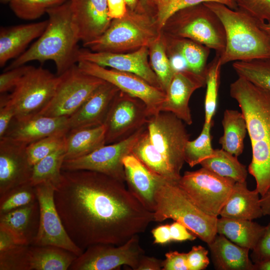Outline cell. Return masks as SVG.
Listing matches in <instances>:
<instances>
[{
  "label": "cell",
  "instance_id": "obj_1",
  "mask_svg": "<svg viewBox=\"0 0 270 270\" xmlns=\"http://www.w3.org/2000/svg\"><path fill=\"white\" fill-rule=\"evenodd\" d=\"M54 200L68 234L84 251L95 244H122L154 222V212L124 182L96 172L62 170Z\"/></svg>",
  "mask_w": 270,
  "mask_h": 270
},
{
  "label": "cell",
  "instance_id": "obj_2",
  "mask_svg": "<svg viewBox=\"0 0 270 270\" xmlns=\"http://www.w3.org/2000/svg\"><path fill=\"white\" fill-rule=\"evenodd\" d=\"M230 92L246 121L252 149L248 171L262 196L270 190V90L238 76Z\"/></svg>",
  "mask_w": 270,
  "mask_h": 270
},
{
  "label": "cell",
  "instance_id": "obj_3",
  "mask_svg": "<svg viewBox=\"0 0 270 270\" xmlns=\"http://www.w3.org/2000/svg\"><path fill=\"white\" fill-rule=\"evenodd\" d=\"M48 26L42 34L26 51L15 58L5 70L36 60L44 63L52 61L58 76H60L78 62L80 41L70 0L50 8Z\"/></svg>",
  "mask_w": 270,
  "mask_h": 270
},
{
  "label": "cell",
  "instance_id": "obj_4",
  "mask_svg": "<svg viewBox=\"0 0 270 270\" xmlns=\"http://www.w3.org/2000/svg\"><path fill=\"white\" fill-rule=\"evenodd\" d=\"M204 4L218 16L224 28L226 44L220 54L222 65L230 62L270 59V37L260 22L220 3Z\"/></svg>",
  "mask_w": 270,
  "mask_h": 270
},
{
  "label": "cell",
  "instance_id": "obj_5",
  "mask_svg": "<svg viewBox=\"0 0 270 270\" xmlns=\"http://www.w3.org/2000/svg\"><path fill=\"white\" fill-rule=\"evenodd\" d=\"M161 34L162 31L148 8L139 2L134 10L128 8L124 17L112 20L100 36L83 46L95 52L126 53L148 48Z\"/></svg>",
  "mask_w": 270,
  "mask_h": 270
},
{
  "label": "cell",
  "instance_id": "obj_6",
  "mask_svg": "<svg viewBox=\"0 0 270 270\" xmlns=\"http://www.w3.org/2000/svg\"><path fill=\"white\" fill-rule=\"evenodd\" d=\"M155 200L154 222L170 218L178 221L207 244L218 234V217L207 214L200 209L178 182L163 180L156 191Z\"/></svg>",
  "mask_w": 270,
  "mask_h": 270
},
{
  "label": "cell",
  "instance_id": "obj_7",
  "mask_svg": "<svg viewBox=\"0 0 270 270\" xmlns=\"http://www.w3.org/2000/svg\"><path fill=\"white\" fill-rule=\"evenodd\" d=\"M162 32L193 40L220 54L226 47L224 26L218 16L204 3L174 12L166 21Z\"/></svg>",
  "mask_w": 270,
  "mask_h": 270
},
{
  "label": "cell",
  "instance_id": "obj_8",
  "mask_svg": "<svg viewBox=\"0 0 270 270\" xmlns=\"http://www.w3.org/2000/svg\"><path fill=\"white\" fill-rule=\"evenodd\" d=\"M60 76L42 67L31 68L9 94L18 120L38 114L50 101Z\"/></svg>",
  "mask_w": 270,
  "mask_h": 270
},
{
  "label": "cell",
  "instance_id": "obj_9",
  "mask_svg": "<svg viewBox=\"0 0 270 270\" xmlns=\"http://www.w3.org/2000/svg\"><path fill=\"white\" fill-rule=\"evenodd\" d=\"M235 182L202 167L196 170L185 172L178 184L200 209L218 217Z\"/></svg>",
  "mask_w": 270,
  "mask_h": 270
},
{
  "label": "cell",
  "instance_id": "obj_10",
  "mask_svg": "<svg viewBox=\"0 0 270 270\" xmlns=\"http://www.w3.org/2000/svg\"><path fill=\"white\" fill-rule=\"evenodd\" d=\"M59 76L52 98L38 114L68 118L105 82L84 72L77 64Z\"/></svg>",
  "mask_w": 270,
  "mask_h": 270
},
{
  "label": "cell",
  "instance_id": "obj_11",
  "mask_svg": "<svg viewBox=\"0 0 270 270\" xmlns=\"http://www.w3.org/2000/svg\"><path fill=\"white\" fill-rule=\"evenodd\" d=\"M184 122L170 112L150 116L146 126L150 140L178 176L185 162L184 148L190 135Z\"/></svg>",
  "mask_w": 270,
  "mask_h": 270
},
{
  "label": "cell",
  "instance_id": "obj_12",
  "mask_svg": "<svg viewBox=\"0 0 270 270\" xmlns=\"http://www.w3.org/2000/svg\"><path fill=\"white\" fill-rule=\"evenodd\" d=\"M150 115L140 99L119 90L109 108L104 126L106 144L126 139L147 124Z\"/></svg>",
  "mask_w": 270,
  "mask_h": 270
},
{
  "label": "cell",
  "instance_id": "obj_13",
  "mask_svg": "<svg viewBox=\"0 0 270 270\" xmlns=\"http://www.w3.org/2000/svg\"><path fill=\"white\" fill-rule=\"evenodd\" d=\"M146 128V125L126 139L105 144L84 156L64 160L62 170H92L125 182L123 158L132 153L134 144Z\"/></svg>",
  "mask_w": 270,
  "mask_h": 270
},
{
  "label": "cell",
  "instance_id": "obj_14",
  "mask_svg": "<svg viewBox=\"0 0 270 270\" xmlns=\"http://www.w3.org/2000/svg\"><path fill=\"white\" fill-rule=\"evenodd\" d=\"M144 254L137 234L121 245L98 244L89 246L73 262L69 270H112L126 265L136 270Z\"/></svg>",
  "mask_w": 270,
  "mask_h": 270
},
{
  "label": "cell",
  "instance_id": "obj_15",
  "mask_svg": "<svg viewBox=\"0 0 270 270\" xmlns=\"http://www.w3.org/2000/svg\"><path fill=\"white\" fill-rule=\"evenodd\" d=\"M35 188L40 206V222L37 234L31 245L54 246L78 256H80L84 251L69 236L56 208L54 186L49 184H40Z\"/></svg>",
  "mask_w": 270,
  "mask_h": 270
},
{
  "label": "cell",
  "instance_id": "obj_16",
  "mask_svg": "<svg viewBox=\"0 0 270 270\" xmlns=\"http://www.w3.org/2000/svg\"><path fill=\"white\" fill-rule=\"evenodd\" d=\"M77 63L84 72L110 82L120 90L140 99L146 104L150 116L160 112L166 93L141 77L128 72L108 69L86 60H80Z\"/></svg>",
  "mask_w": 270,
  "mask_h": 270
},
{
  "label": "cell",
  "instance_id": "obj_17",
  "mask_svg": "<svg viewBox=\"0 0 270 270\" xmlns=\"http://www.w3.org/2000/svg\"><path fill=\"white\" fill-rule=\"evenodd\" d=\"M78 60V62L86 60L103 67H110L135 74L152 86L162 89L158 80L150 64L148 47H142L126 53L95 52L86 48H80Z\"/></svg>",
  "mask_w": 270,
  "mask_h": 270
},
{
  "label": "cell",
  "instance_id": "obj_18",
  "mask_svg": "<svg viewBox=\"0 0 270 270\" xmlns=\"http://www.w3.org/2000/svg\"><path fill=\"white\" fill-rule=\"evenodd\" d=\"M28 145L5 137L0 138V196L30 182L33 166L28 160Z\"/></svg>",
  "mask_w": 270,
  "mask_h": 270
},
{
  "label": "cell",
  "instance_id": "obj_19",
  "mask_svg": "<svg viewBox=\"0 0 270 270\" xmlns=\"http://www.w3.org/2000/svg\"><path fill=\"white\" fill-rule=\"evenodd\" d=\"M206 86V72H194L188 69L176 72L166 92L160 112H170L188 125L192 124L189 101L194 92Z\"/></svg>",
  "mask_w": 270,
  "mask_h": 270
},
{
  "label": "cell",
  "instance_id": "obj_20",
  "mask_svg": "<svg viewBox=\"0 0 270 270\" xmlns=\"http://www.w3.org/2000/svg\"><path fill=\"white\" fill-rule=\"evenodd\" d=\"M69 130L68 117L36 114L20 120L14 118L3 137L29 144L49 136L66 134Z\"/></svg>",
  "mask_w": 270,
  "mask_h": 270
},
{
  "label": "cell",
  "instance_id": "obj_21",
  "mask_svg": "<svg viewBox=\"0 0 270 270\" xmlns=\"http://www.w3.org/2000/svg\"><path fill=\"white\" fill-rule=\"evenodd\" d=\"M74 19L83 44L100 36L112 20L108 14L107 0H70Z\"/></svg>",
  "mask_w": 270,
  "mask_h": 270
},
{
  "label": "cell",
  "instance_id": "obj_22",
  "mask_svg": "<svg viewBox=\"0 0 270 270\" xmlns=\"http://www.w3.org/2000/svg\"><path fill=\"white\" fill-rule=\"evenodd\" d=\"M120 90L104 82L68 118L70 130L104 124L112 102Z\"/></svg>",
  "mask_w": 270,
  "mask_h": 270
},
{
  "label": "cell",
  "instance_id": "obj_23",
  "mask_svg": "<svg viewBox=\"0 0 270 270\" xmlns=\"http://www.w3.org/2000/svg\"><path fill=\"white\" fill-rule=\"evenodd\" d=\"M128 190L148 210L154 212L156 191L164 179L148 170L132 153L122 160Z\"/></svg>",
  "mask_w": 270,
  "mask_h": 270
},
{
  "label": "cell",
  "instance_id": "obj_24",
  "mask_svg": "<svg viewBox=\"0 0 270 270\" xmlns=\"http://www.w3.org/2000/svg\"><path fill=\"white\" fill-rule=\"evenodd\" d=\"M48 20L19 24L0 29V66L3 67L11 59L16 58L26 51L34 40L44 32Z\"/></svg>",
  "mask_w": 270,
  "mask_h": 270
},
{
  "label": "cell",
  "instance_id": "obj_25",
  "mask_svg": "<svg viewBox=\"0 0 270 270\" xmlns=\"http://www.w3.org/2000/svg\"><path fill=\"white\" fill-rule=\"evenodd\" d=\"M40 206L37 200L0 214V225L14 236L18 244L31 245L37 234Z\"/></svg>",
  "mask_w": 270,
  "mask_h": 270
},
{
  "label": "cell",
  "instance_id": "obj_26",
  "mask_svg": "<svg viewBox=\"0 0 270 270\" xmlns=\"http://www.w3.org/2000/svg\"><path fill=\"white\" fill-rule=\"evenodd\" d=\"M260 195L256 189L253 190L248 189L246 181L235 182L219 216L228 218L250 220L264 216Z\"/></svg>",
  "mask_w": 270,
  "mask_h": 270
},
{
  "label": "cell",
  "instance_id": "obj_27",
  "mask_svg": "<svg viewBox=\"0 0 270 270\" xmlns=\"http://www.w3.org/2000/svg\"><path fill=\"white\" fill-rule=\"evenodd\" d=\"M212 262L218 270H254V264L248 256L250 250L242 247L217 234L208 244Z\"/></svg>",
  "mask_w": 270,
  "mask_h": 270
},
{
  "label": "cell",
  "instance_id": "obj_28",
  "mask_svg": "<svg viewBox=\"0 0 270 270\" xmlns=\"http://www.w3.org/2000/svg\"><path fill=\"white\" fill-rule=\"evenodd\" d=\"M162 34L168 56H180L186 68L194 72L202 74L206 72L210 50L209 48L187 38Z\"/></svg>",
  "mask_w": 270,
  "mask_h": 270
},
{
  "label": "cell",
  "instance_id": "obj_29",
  "mask_svg": "<svg viewBox=\"0 0 270 270\" xmlns=\"http://www.w3.org/2000/svg\"><path fill=\"white\" fill-rule=\"evenodd\" d=\"M132 153L148 170L166 180L178 182L181 176L178 175L166 158L152 143L147 129L134 144Z\"/></svg>",
  "mask_w": 270,
  "mask_h": 270
},
{
  "label": "cell",
  "instance_id": "obj_30",
  "mask_svg": "<svg viewBox=\"0 0 270 270\" xmlns=\"http://www.w3.org/2000/svg\"><path fill=\"white\" fill-rule=\"evenodd\" d=\"M105 144L104 124L69 130L66 136L64 160L84 156Z\"/></svg>",
  "mask_w": 270,
  "mask_h": 270
},
{
  "label": "cell",
  "instance_id": "obj_31",
  "mask_svg": "<svg viewBox=\"0 0 270 270\" xmlns=\"http://www.w3.org/2000/svg\"><path fill=\"white\" fill-rule=\"evenodd\" d=\"M264 229L265 226L250 220L220 217L218 218L216 223L218 234L250 250L255 247Z\"/></svg>",
  "mask_w": 270,
  "mask_h": 270
},
{
  "label": "cell",
  "instance_id": "obj_32",
  "mask_svg": "<svg viewBox=\"0 0 270 270\" xmlns=\"http://www.w3.org/2000/svg\"><path fill=\"white\" fill-rule=\"evenodd\" d=\"M29 257L30 270H67L78 256L54 246L30 245Z\"/></svg>",
  "mask_w": 270,
  "mask_h": 270
},
{
  "label": "cell",
  "instance_id": "obj_33",
  "mask_svg": "<svg viewBox=\"0 0 270 270\" xmlns=\"http://www.w3.org/2000/svg\"><path fill=\"white\" fill-rule=\"evenodd\" d=\"M222 124L224 134L219 140L222 148L238 157L243 152L248 132L245 118L242 112L228 109L224 112Z\"/></svg>",
  "mask_w": 270,
  "mask_h": 270
},
{
  "label": "cell",
  "instance_id": "obj_34",
  "mask_svg": "<svg viewBox=\"0 0 270 270\" xmlns=\"http://www.w3.org/2000/svg\"><path fill=\"white\" fill-rule=\"evenodd\" d=\"M200 164L215 174L235 182H245L248 176L246 166L240 163L236 156L222 148L215 150L214 155L204 160Z\"/></svg>",
  "mask_w": 270,
  "mask_h": 270
},
{
  "label": "cell",
  "instance_id": "obj_35",
  "mask_svg": "<svg viewBox=\"0 0 270 270\" xmlns=\"http://www.w3.org/2000/svg\"><path fill=\"white\" fill-rule=\"evenodd\" d=\"M64 158V146L38 162L33 166L30 184L35 186L40 184H49L55 190L62 180Z\"/></svg>",
  "mask_w": 270,
  "mask_h": 270
},
{
  "label": "cell",
  "instance_id": "obj_36",
  "mask_svg": "<svg viewBox=\"0 0 270 270\" xmlns=\"http://www.w3.org/2000/svg\"><path fill=\"white\" fill-rule=\"evenodd\" d=\"M207 2H218L231 9H238L234 0H147L146 7L162 31L166 21L176 12L186 7Z\"/></svg>",
  "mask_w": 270,
  "mask_h": 270
},
{
  "label": "cell",
  "instance_id": "obj_37",
  "mask_svg": "<svg viewBox=\"0 0 270 270\" xmlns=\"http://www.w3.org/2000/svg\"><path fill=\"white\" fill-rule=\"evenodd\" d=\"M148 48L150 64L158 80L161 88L166 93L176 72L166 54L162 34Z\"/></svg>",
  "mask_w": 270,
  "mask_h": 270
},
{
  "label": "cell",
  "instance_id": "obj_38",
  "mask_svg": "<svg viewBox=\"0 0 270 270\" xmlns=\"http://www.w3.org/2000/svg\"><path fill=\"white\" fill-rule=\"evenodd\" d=\"M222 66L220 54L218 53H216L212 60L207 65L206 89L204 100L205 124H209L213 122V116L216 110Z\"/></svg>",
  "mask_w": 270,
  "mask_h": 270
},
{
  "label": "cell",
  "instance_id": "obj_39",
  "mask_svg": "<svg viewBox=\"0 0 270 270\" xmlns=\"http://www.w3.org/2000/svg\"><path fill=\"white\" fill-rule=\"evenodd\" d=\"M213 122L204 124L200 134L193 140H188L184 148V160L190 167L200 164L204 160L213 156L215 152L212 145L210 129Z\"/></svg>",
  "mask_w": 270,
  "mask_h": 270
},
{
  "label": "cell",
  "instance_id": "obj_40",
  "mask_svg": "<svg viewBox=\"0 0 270 270\" xmlns=\"http://www.w3.org/2000/svg\"><path fill=\"white\" fill-rule=\"evenodd\" d=\"M232 67L238 76L270 90V59L236 61Z\"/></svg>",
  "mask_w": 270,
  "mask_h": 270
},
{
  "label": "cell",
  "instance_id": "obj_41",
  "mask_svg": "<svg viewBox=\"0 0 270 270\" xmlns=\"http://www.w3.org/2000/svg\"><path fill=\"white\" fill-rule=\"evenodd\" d=\"M68 0H10L9 6L14 14L26 20H36L46 13L50 8Z\"/></svg>",
  "mask_w": 270,
  "mask_h": 270
},
{
  "label": "cell",
  "instance_id": "obj_42",
  "mask_svg": "<svg viewBox=\"0 0 270 270\" xmlns=\"http://www.w3.org/2000/svg\"><path fill=\"white\" fill-rule=\"evenodd\" d=\"M36 188L30 182L18 186L0 196V214L37 200Z\"/></svg>",
  "mask_w": 270,
  "mask_h": 270
},
{
  "label": "cell",
  "instance_id": "obj_43",
  "mask_svg": "<svg viewBox=\"0 0 270 270\" xmlns=\"http://www.w3.org/2000/svg\"><path fill=\"white\" fill-rule=\"evenodd\" d=\"M66 134L49 136L28 145L26 152L32 166L38 162L64 146Z\"/></svg>",
  "mask_w": 270,
  "mask_h": 270
},
{
  "label": "cell",
  "instance_id": "obj_44",
  "mask_svg": "<svg viewBox=\"0 0 270 270\" xmlns=\"http://www.w3.org/2000/svg\"><path fill=\"white\" fill-rule=\"evenodd\" d=\"M30 245H18L0 252V270H30Z\"/></svg>",
  "mask_w": 270,
  "mask_h": 270
},
{
  "label": "cell",
  "instance_id": "obj_45",
  "mask_svg": "<svg viewBox=\"0 0 270 270\" xmlns=\"http://www.w3.org/2000/svg\"><path fill=\"white\" fill-rule=\"evenodd\" d=\"M238 9L260 23H270V0H234Z\"/></svg>",
  "mask_w": 270,
  "mask_h": 270
},
{
  "label": "cell",
  "instance_id": "obj_46",
  "mask_svg": "<svg viewBox=\"0 0 270 270\" xmlns=\"http://www.w3.org/2000/svg\"><path fill=\"white\" fill-rule=\"evenodd\" d=\"M32 66L23 65L6 70L0 75V94L12 90Z\"/></svg>",
  "mask_w": 270,
  "mask_h": 270
},
{
  "label": "cell",
  "instance_id": "obj_47",
  "mask_svg": "<svg viewBox=\"0 0 270 270\" xmlns=\"http://www.w3.org/2000/svg\"><path fill=\"white\" fill-rule=\"evenodd\" d=\"M254 264L270 260V223L258 240L250 255Z\"/></svg>",
  "mask_w": 270,
  "mask_h": 270
},
{
  "label": "cell",
  "instance_id": "obj_48",
  "mask_svg": "<svg viewBox=\"0 0 270 270\" xmlns=\"http://www.w3.org/2000/svg\"><path fill=\"white\" fill-rule=\"evenodd\" d=\"M208 250L202 246H194L186 253L188 270H203L210 264Z\"/></svg>",
  "mask_w": 270,
  "mask_h": 270
},
{
  "label": "cell",
  "instance_id": "obj_49",
  "mask_svg": "<svg viewBox=\"0 0 270 270\" xmlns=\"http://www.w3.org/2000/svg\"><path fill=\"white\" fill-rule=\"evenodd\" d=\"M15 116V110L10 102L9 94L6 93L0 94V138L4 136Z\"/></svg>",
  "mask_w": 270,
  "mask_h": 270
},
{
  "label": "cell",
  "instance_id": "obj_50",
  "mask_svg": "<svg viewBox=\"0 0 270 270\" xmlns=\"http://www.w3.org/2000/svg\"><path fill=\"white\" fill-rule=\"evenodd\" d=\"M162 270H188L186 253L170 251L165 254Z\"/></svg>",
  "mask_w": 270,
  "mask_h": 270
},
{
  "label": "cell",
  "instance_id": "obj_51",
  "mask_svg": "<svg viewBox=\"0 0 270 270\" xmlns=\"http://www.w3.org/2000/svg\"><path fill=\"white\" fill-rule=\"evenodd\" d=\"M170 230L172 241H192L196 238L195 234L190 232L184 224L178 221H174L170 224Z\"/></svg>",
  "mask_w": 270,
  "mask_h": 270
},
{
  "label": "cell",
  "instance_id": "obj_52",
  "mask_svg": "<svg viewBox=\"0 0 270 270\" xmlns=\"http://www.w3.org/2000/svg\"><path fill=\"white\" fill-rule=\"evenodd\" d=\"M108 14L112 20L124 17L128 11L126 0H107Z\"/></svg>",
  "mask_w": 270,
  "mask_h": 270
},
{
  "label": "cell",
  "instance_id": "obj_53",
  "mask_svg": "<svg viewBox=\"0 0 270 270\" xmlns=\"http://www.w3.org/2000/svg\"><path fill=\"white\" fill-rule=\"evenodd\" d=\"M154 244H164L172 242L170 224L159 226L152 230Z\"/></svg>",
  "mask_w": 270,
  "mask_h": 270
},
{
  "label": "cell",
  "instance_id": "obj_54",
  "mask_svg": "<svg viewBox=\"0 0 270 270\" xmlns=\"http://www.w3.org/2000/svg\"><path fill=\"white\" fill-rule=\"evenodd\" d=\"M18 244L12 234L4 227L0 225V252L12 248Z\"/></svg>",
  "mask_w": 270,
  "mask_h": 270
},
{
  "label": "cell",
  "instance_id": "obj_55",
  "mask_svg": "<svg viewBox=\"0 0 270 270\" xmlns=\"http://www.w3.org/2000/svg\"><path fill=\"white\" fill-rule=\"evenodd\" d=\"M163 260L144 254L140 258L136 270H160Z\"/></svg>",
  "mask_w": 270,
  "mask_h": 270
},
{
  "label": "cell",
  "instance_id": "obj_56",
  "mask_svg": "<svg viewBox=\"0 0 270 270\" xmlns=\"http://www.w3.org/2000/svg\"><path fill=\"white\" fill-rule=\"evenodd\" d=\"M260 204L264 216H270V190L260 196Z\"/></svg>",
  "mask_w": 270,
  "mask_h": 270
},
{
  "label": "cell",
  "instance_id": "obj_57",
  "mask_svg": "<svg viewBox=\"0 0 270 270\" xmlns=\"http://www.w3.org/2000/svg\"><path fill=\"white\" fill-rule=\"evenodd\" d=\"M254 264V270H270V260Z\"/></svg>",
  "mask_w": 270,
  "mask_h": 270
},
{
  "label": "cell",
  "instance_id": "obj_58",
  "mask_svg": "<svg viewBox=\"0 0 270 270\" xmlns=\"http://www.w3.org/2000/svg\"><path fill=\"white\" fill-rule=\"evenodd\" d=\"M128 8L130 10H134L138 6L140 0H126Z\"/></svg>",
  "mask_w": 270,
  "mask_h": 270
},
{
  "label": "cell",
  "instance_id": "obj_59",
  "mask_svg": "<svg viewBox=\"0 0 270 270\" xmlns=\"http://www.w3.org/2000/svg\"><path fill=\"white\" fill-rule=\"evenodd\" d=\"M260 27L268 34L270 37V23H260Z\"/></svg>",
  "mask_w": 270,
  "mask_h": 270
},
{
  "label": "cell",
  "instance_id": "obj_60",
  "mask_svg": "<svg viewBox=\"0 0 270 270\" xmlns=\"http://www.w3.org/2000/svg\"><path fill=\"white\" fill-rule=\"evenodd\" d=\"M140 4L143 7L147 8V0H140Z\"/></svg>",
  "mask_w": 270,
  "mask_h": 270
},
{
  "label": "cell",
  "instance_id": "obj_61",
  "mask_svg": "<svg viewBox=\"0 0 270 270\" xmlns=\"http://www.w3.org/2000/svg\"><path fill=\"white\" fill-rule=\"evenodd\" d=\"M0 2L2 4L9 3L10 0H0Z\"/></svg>",
  "mask_w": 270,
  "mask_h": 270
}]
</instances>
